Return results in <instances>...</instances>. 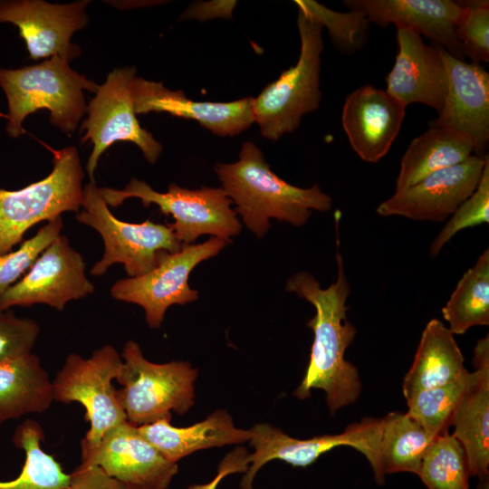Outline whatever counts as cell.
Wrapping results in <instances>:
<instances>
[{
	"label": "cell",
	"mask_w": 489,
	"mask_h": 489,
	"mask_svg": "<svg viewBox=\"0 0 489 489\" xmlns=\"http://www.w3.org/2000/svg\"><path fill=\"white\" fill-rule=\"evenodd\" d=\"M336 255L337 279L329 287L321 288L313 275L305 271L295 273L286 283L288 292L309 302L316 312L308 322L314 334L309 364L293 395L306 399L312 388L322 389L332 415L353 404L362 389L357 368L344 358L357 331L347 317L350 285L339 249Z\"/></svg>",
	"instance_id": "cell-1"
},
{
	"label": "cell",
	"mask_w": 489,
	"mask_h": 489,
	"mask_svg": "<svg viewBox=\"0 0 489 489\" xmlns=\"http://www.w3.org/2000/svg\"><path fill=\"white\" fill-rule=\"evenodd\" d=\"M214 169L222 188L235 204L246 227L262 238L270 227V218L301 226L311 211H329L332 199L319 185L302 188L273 173L261 149L253 142L242 145L239 159L218 163Z\"/></svg>",
	"instance_id": "cell-2"
},
{
	"label": "cell",
	"mask_w": 489,
	"mask_h": 489,
	"mask_svg": "<svg viewBox=\"0 0 489 489\" xmlns=\"http://www.w3.org/2000/svg\"><path fill=\"white\" fill-rule=\"evenodd\" d=\"M69 62L53 56L23 68H0V87L8 104L5 130L10 137L25 133L24 120L40 109H47L51 123L64 133L76 129L87 111L83 91L95 93L99 85L73 71Z\"/></svg>",
	"instance_id": "cell-3"
},
{
	"label": "cell",
	"mask_w": 489,
	"mask_h": 489,
	"mask_svg": "<svg viewBox=\"0 0 489 489\" xmlns=\"http://www.w3.org/2000/svg\"><path fill=\"white\" fill-rule=\"evenodd\" d=\"M297 26L301 49L296 64L283 71L253 101L254 123L272 141L297 129L302 117L321 103L322 26L300 12Z\"/></svg>",
	"instance_id": "cell-4"
},
{
	"label": "cell",
	"mask_w": 489,
	"mask_h": 489,
	"mask_svg": "<svg viewBox=\"0 0 489 489\" xmlns=\"http://www.w3.org/2000/svg\"><path fill=\"white\" fill-rule=\"evenodd\" d=\"M121 357L117 398L132 425L171 420L172 411L182 415L194 405L197 369L188 361L151 362L134 340L125 343Z\"/></svg>",
	"instance_id": "cell-5"
},
{
	"label": "cell",
	"mask_w": 489,
	"mask_h": 489,
	"mask_svg": "<svg viewBox=\"0 0 489 489\" xmlns=\"http://www.w3.org/2000/svg\"><path fill=\"white\" fill-rule=\"evenodd\" d=\"M53 168L43 179L18 190L0 188V254L13 251L37 223L82 207L83 171L75 147L52 150Z\"/></svg>",
	"instance_id": "cell-6"
},
{
	"label": "cell",
	"mask_w": 489,
	"mask_h": 489,
	"mask_svg": "<svg viewBox=\"0 0 489 489\" xmlns=\"http://www.w3.org/2000/svg\"><path fill=\"white\" fill-rule=\"evenodd\" d=\"M122 364L121 355L108 344L87 359L68 354L53 380L54 401L77 402L85 409L90 427L81 442L82 459L97 448L108 430L128 421L113 385Z\"/></svg>",
	"instance_id": "cell-7"
},
{
	"label": "cell",
	"mask_w": 489,
	"mask_h": 489,
	"mask_svg": "<svg viewBox=\"0 0 489 489\" xmlns=\"http://www.w3.org/2000/svg\"><path fill=\"white\" fill-rule=\"evenodd\" d=\"M82 207L76 219L95 229L104 243L103 255L92 266L91 275H102L120 263L129 277L139 276L153 270L166 253L178 252L184 246L168 224L150 220L133 224L115 217L95 182L83 187Z\"/></svg>",
	"instance_id": "cell-8"
},
{
	"label": "cell",
	"mask_w": 489,
	"mask_h": 489,
	"mask_svg": "<svg viewBox=\"0 0 489 489\" xmlns=\"http://www.w3.org/2000/svg\"><path fill=\"white\" fill-rule=\"evenodd\" d=\"M100 193L106 204L113 207L129 197L140 199L145 207L157 205L163 215L173 217L174 223L168 225L183 245L191 244L201 235L231 242L230 238L242 229L237 214L231 207L233 202L222 187L188 189L172 183L166 193H161L133 177L121 190L101 187Z\"/></svg>",
	"instance_id": "cell-9"
},
{
	"label": "cell",
	"mask_w": 489,
	"mask_h": 489,
	"mask_svg": "<svg viewBox=\"0 0 489 489\" xmlns=\"http://www.w3.org/2000/svg\"><path fill=\"white\" fill-rule=\"evenodd\" d=\"M382 427L381 418L368 417L346 427L342 433L322 435L308 439L293 438L270 424H256L249 431V468L241 483V489H253L256 473L266 463L279 459L292 466L306 467L322 454L341 446H350L361 453L369 462L376 482L383 484L385 476L379 465L378 448Z\"/></svg>",
	"instance_id": "cell-10"
},
{
	"label": "cell",
	"mask_w": 489,
	"mask_h": 489,
	"mask_svg": "<svg viewBox=\"0 0 489 489\" xmlns=\"http://www.w3.org/2000/svg\"><path fill=\"white\" fill-rule=\"evenodd\" d=\"M135 77L133 67L114 69L105 82L98 86L95 97L87 107L88 118L81 128L86 132L81 141L91 140L93 144L86 165L91 182H94L93 175L101 154L117 141L137 145L150 164L156 163L160 156L162 145L136 118L132 97Z\"/></svg>",
	"instance_id": "cell-11"
},
{
	"label": "cell",
	"mask_w": 489,
	"mask_h": 489,
	"mask_svg": "<svg viewBox=\"0 0 489 489\" xmlns=\"http://www.w3.org/2000/svg\"><path fill=\"white\" fill-rule=\"evenodd\" d=\"M229 243L211 237L199 244L184 245L178 252L166 253L150 272L118 280L110 288V295L117 301L141 306L148 325L159 328L169 306L183 305L198 298L197 291L188 284L191 271L199 263L216 256Z\"/></svg>",
	"instance_id": "cell-12"
},
{
	"label": "cell",
	"mask_w": 489,
	"mask_h": 489,
	"mask_svg": "<svg viewBox=\"0 0 489 489\" xmlns=\"http://www.w3.org/2000/svg\"><path fill=\"white\" fill-rule=\"evenodd\" d=\"M86 264L68 238L60 235L38 256L27 273L0 299V311L14 306L46 304L59 312L73 300L94 292Z\"/></svg>",
	"instance_id": "cell-13"
},
{
	"label": "cell",
	"mask_w": 489,
	"mask_h": 489,
	"mask_svg": "<svg viewBox=\"0 0 489 489\" xmlns=\"http://www.w3.org/2000/svg\"><path fill=\"white\" fill-rule=\"evenodd\" d=\"M488 158L487 154L472 155L455 166L435 171L412 186L396 190L376 212L383 216L443 222L473 194Z\"/></svg>",
	"instance_id": "cell-14"
},
{
	"label": "cell",
	"mask_w": 489,
	"mask_h": 489,
	"mask_svg": "<svg viewBox=\"0 0 489 489\" xmlns=\"http://www.w3.org/2000/svg\"><path fill=\"white\" fill-rule=\"evenodd\" d=\"M90 1L51 4L42 0H0V24L10 23L19 29L30 58L38 60L61 56L69 61L80 54L72 35L88 23Z\"/></svg>",
	"instance_id": "cell-15"
},
{
	"label": "cell",
	"mask_w": 489,
	"mask_h": 489,
	"mask_svg": "<svg viewBox=\"0 0 489 489\" xmlns=\"http://www.w3.org/2000/svg\"><path fill=\"white\" fill-rule=\"evenodd\" d=\"M447 75V92L432 127L468 138L476 156L489 140V74L479 63L455 58L440 47Z\"/></svg>",
	"instance_id": "cell-16"
},
{
	"label": "cell",
	"mask_w": 489,
	"mask_h": 489,
	"mask_svg": "<svg viewBox=\"0 0 489 489\" xmlns=\"http://www.w3.org/2000/svg\"><path fill=\"white\" fill-rule=\"evenodd\" d=\"M81 464L98 465L124 483L158 489H167L178 469L129 421L108 430Z\"/></svg>",
	"instance_id": "cell-17"
},
{
	"label": "cell",
	"mask_w": 489,
	"mask_h": 489,
	"mask_svg": "<svg viewBox=\"0 0 489 489\" xmlns=\"http://www.w3.org/2000/svg\"><path fill=\"white\" fill-rule=\"evenodd\" d=\"M398 52L385 78L387 91L405 107L422 103L438 113L447 92V75L440 47L427 45L407 27H397Z\"/></svg>",
	"instance_id": "cell-18"
},
{
	"label": "cell",
	"mask_w": 489,
	"mask_h": 489,
	"mask_svg": "<svg viewBox=\"0 0 489 489\" xmlns=\"http://www.w3.org/2000/svg\"><path fill=\"white\" fill-rule=\"evenodd\" d=\"M406 108L386 90L365 84L344 102L341 123L352 149L376 163L388 152L400 130Z\"/></svg>",
	"instance_id": "cell-19"
},
{
	"label": "cell",
	"mask_w": 489,
	"mask_h": 489,
	"mask_svg": "<svg viewBox=\"0 0 489 489\" xmlns=\"http://www.w3.org/2000/svg\"><path fill=\"white\" fill-rule=\"evenodd\" d=\"M348 9L358 10L385 27H407L424 35L451 55L463 60L456 28L465 12L461 2L451 0H344Z\"/></svg>",
	"instance_id": "cell-20"
},
{
	"label": "cell",
	"mask_w": 489,
	"mask_h": 489,
	"mask_svg": "<svg viewBox=\"0 0 489 489\" xmlns=\"http://www.w3.org/2000/svg\"><path fill=\"white\" fill-rule=\"evenodd\" d=\"M132 97L136 114L167 112L194 120L217 136H235L254 123L253 97L227 102L197 101L161 82L135 77Z\"/></svg>",
	"instance_id": "cell-21"
},
{
	"label": "cell",
	"mask_w": 489,
	"mask_h": 489,
	"mask_svg": "<svg viewBox=\"0 0 489 489\" xmlns=\"http://www.w3.org/2000/svg\"><path fill=\"white\" fill-rule=\"evenodd\" d=\"M471 380L454 412L453 436L465 448L470 475L489 474V338L477 340Z\"/></svg>",
	"instance_id": "cell-22"
},
{
	"label": "cell",
	"mask_w": 489,
	"mask_h": 489,
	"mask_svg": "<svg viewBox=\"0 0 489 489\" xmlns=\"http://www.w3.org/2000/svg\"><path fill=\"white\" fill-rule=\"evenodd\" d=\"M140 434L168 461L177 464L181 458L202 449L249 441V429L237 428L225 410H216L195 425L177 427L163 419L138 427Z\"/></svg>",
	"instance_id": "cell-23"
},
{
	"label": "cell",
	"mask_w": 489,
	"mask_h": 489,
	"mask_svg": "<svg viewBox=\"0 0 489 489\" xmlns=\"http://www.w3.org/2000/svg\"><path fill=\"white\" fill-rule=\"evenodd\" d=\"M467 369L454 334L441 321L426 325L402 391L408 401L416 393L457 380Z\"/></svg>",
	"instance_id": "cell-24"
},
{
	"label": "cell",
	"mask_w": 489,
	"mask_h": 489,
	"mask_svg": "<svg viewBox=\"0 0 489 489\" xmlns=\"http://www.w3.org/2000/svg\"><path fill=\"white\" fill-rule=\"evenodd\" d=\"M53 401V380L37 355L0 361V424L43 413Z\"/></svg>",
	"instance_id": "cell-25"
},
{
	"label": "cell",
	"mask_w": 489,
	"mask_h": 489,
	"mask_svg": "<svg viewBox=\"0 0 489 489\" xmlns=\"http://www.w3.org/2000/svg\"><path fill=\"white\" fill-rule=\"evenodd\" d=\"M471 140L455 131L430 127L415 138L401 161L396 179V190L412 186L426 176L455 166L471 157Z\"/></svg>",
	"instance_id": "cell-26"
},
{
	"label": "cell",
	"mask_w": 489,
	"mask_h": 489,
	"mask_svg": "<svg viewBox=\"0 0 489 489\" xmlns=\"http://www.w3.org/2000/svg\"><path fill=\"white\" fill-rule=\"evenodd\" d=\"M381 419L378 455L382 475L398 472L417 475L424 455L436 436L408 412H390Z\"/></svg>",
	"instance_id": "cell-27"
},
{
	"label": "cell",
	"mask_w": 489,
	"mask_h": 489,
	"mask_svg": "<svg viewBox=\"0 0 489 489\" xmlns=\"http://www.w3.org/2000/svg\"><path fill=\"white\" fill-rule=\"evenodd\" d=\"M44 433L34 420L28 419L15 429L13 441L24 452V462L17 477L0 481V489H66L70 475L55 457L42 447Z\"/></svg>",
	"instance_id": "cell-28"
},
{
	"label": "cell",
	"mask_w": 489,
	"mask_h": 489,
	"mask_svg": "<svg viewBox=\"0 0 489 489\" xmlns=\"http://www.w3.org/2000/svg\"><path fill=\"white\" fill-rule=\"evenodd\" d=\"M441 312L454 335H462L474 326L489 325L488 248L463 274Z\"/></svg>",
	"instance_id": "cell-29"
},
{
	"label": "cell",
	"mask_w": 489,
	"mask_h": 489,
	"mask_svg": "<svg viewBox=\"0 0 489 489\" xmlns=\"http://www.w3.org/2000/svg\"><path fill=\"white\" fill-rule=\"evenodd\" d=\"M417 475L428 489H468V460L451 434L437 436L428 446Z\"/></svg>",
	"instance_id": "cell-30"
},
{
	"label": "cell",
	"mask_w": 489,
	"mask_h": 489,
	"mask_svg": "<svg viewBox=\"0 0 489 489\" xmlns=\"http://www.w3.org/2000/svg\"><path fill=\"white\" fill-rule=\"evenodd\" d=\"M471 377L472 372L467 370L450 384L416 393L407 401L408 413L434 436L448 433L454 412Z\"/></svg>",
	"instance_id": "cell-31"
},
{
	"label": "cell",
	"mask_w": 489,
	"mask_h": 489,
	"mask_svg": "<svg viewBox=\"0 0 489 489\" xmlns=\"http://www.w3.org/2000/svg\"><path fill=\"white\" fill-rule=\"evenodd\" d=\"M294 4L300 13L328 29L334 46L342 53H353L367 43L370 23L361 12H337L313 0H295Z\"/></svg>",
	"instance_id": "cell-32"
},
{
	"label": "cell",
	"mask_w": 489,
	"mask_h": 489,
	"mask_svg": "<svg viewBox=\"0 0 489 489\" xmlns=\"http://www.w3.org/2000/svg\"><path fill=\"white\" fill-rule=\"evenodd\" d=\"M62 216L47 222L31 238L23 242L15 251L0 254V299L30 269L43 250L60 235Z\"/></svg>",
	"instance_id": "cell-33"
},
{
	"label": "cell",
	"mask_w": 489,
	"mask_h": 489,
	"mask_svg": "<svg viewBox=\"0 0 489 489\" xmlns=\"http://www.w3.org/2000/svg\"><path fill=\"white\" fill-rule=\"evenodd\" d=\"M489 222V158L480 181L473 192L450 216L431 244L430 255L436 256L442 247L459 231Z\"/></svg>",
	"instance_id": "cell-34"
},
{
	"label": "cell",
	"mask_w": 489,
	"mask_h": 489,
	"mask_svg": "<svg viewBox=\"0 0 489 489\" xmlns=\"http://www.w3.org/2000/svg\"><path fill=\"white\" fill-rule=\"evenodd\" d=\"M465 12L456 28L464 56L472 62H489V2H461Z\"/></svg>",
	"instance_id": "cell-35"
},
{
	"label": "cell",
	"mask_w": 489,
	"mask_h": 489,
	"mask_svg": "<svg viewBox=\"0 0 489 489\" xmlns=\"http://www.w3.org/2000/svg\"><path fill=\"white\" fill-rule=\"evenodd\" d=\"M39 333L34 320L20 318L10 309L0 311V361L31 353Z\"/></svg>",
	"instance_id": "cell-36"
},
{
	"label": "cell",
	"mask_w": 489,
	"mask_h": 489,
	"mask_svg": "<svg viewBox=\"0 0 489 489\" xmlns=\"http://www.w3.org/2000/svg\"><path fill=\"white\" fill-rule=\"evenodd\" d=\"M70 476L66 489H158L119 481L94 465L81 464Z\"/></svg>",
	"instance_id": "cell-37"
},
{
	"label": "cell",
	"mask_w": 489,
	"mask_h": 489,
	"mask_svg": "<svg viewBox=\"0 0 489 489\" xmlns=\"http://www.w3.org/2000/svg\"><path fill=\"white\" fill-rule=\"evenodd\" d=\"M249 453L243 447H237L228 453L220 462L217 475L212 481L204 484H193L187 489H216L219 483L228 475L246 472L249 468Z\"/></svg>",
	"instance_id": "cell-38"
},
{
	"label": "cell",
	"mask_w": 489,
	"mask_h": 489,
	"mask_svg": "<svg viewBox=\"0 0 489 489\" xmlns=\"http://www.w3.org/2000/svg\"><path fill=\"white\" fill-rule=\"evenodd\" d=\"M236 1L197 2L189 5L181 19L206 21L216 17L230 19Z\"/></svg>",
	"instance_id": "cell-39"
},
{
	"label": "cell",
	"mask_w": 489,
	"mask_h": 489,
	"mask_svg": "<svg viewBox=\"0 0 489 489\" xmlns=\"http://www.w3.org/2000/svg\"><path fill=\"white\" fill-rule=\"evenodd\" d=\"M477 489H489V474L479 476Z\"/></svg>",
	"instance_id": "cell-40"
}]
</instances>
